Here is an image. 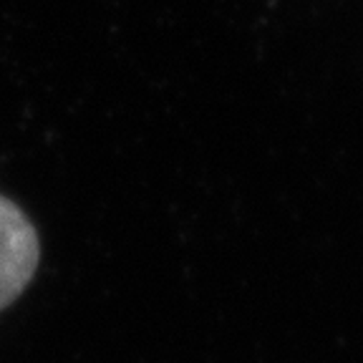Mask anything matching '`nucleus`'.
Segmentation results:
<instances>
[{
	"label": "nucleus",
	"mask_w": 363,
	"mask_h": 363,
	"mask_svg": "<svg viewBox=\"0 0 363 363\" xmlns=\"http://www.w3.org/2000/svg\"><path fill=\"white\" fill-rule=\"evenodd\" d=\"M40 245L26 212L0 194V311L28 288L38 270Z\"/></svg>",
	"instance_id": "nucleus-1"
}]
</instances>
